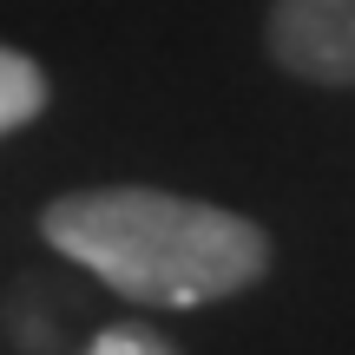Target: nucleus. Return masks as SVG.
Segmentation results:
<instances>
[{
  "label": "nucleus",
  "instance_id": "7ed1b4c3",
  "mask_svg": "<svg viewBox=\"0 0 355 355\" xmlns=\"http://www.w3.org/2000/svg\"><path fill=\"white\" fill-rule=\"evenodd\" d=\"M46 112V73L20 46H0V139Z\"/></svg>",
  "mask_w": 355,
  "mask_h": 355
},
{
  "label": "nucleus",
  "instance_id": "f03ea898",
  "mask_svg": "<svg viewBox=\"0 0 355 355\" xmlns=\"http://www.w3.org/2000/svg\"><path fill=\"white\" fill-rule=\"evenodd\" d=\"M270 53L283 73L316 86H355V0H277Z\"/></svg>",
  "mask_w": 355,
  "mask_h": 355
},
{
  "label": "nucleus",
  "instance_id": "f257e3e1",
  "mask_svg": "<svg viewBox=\"0 0 355 355\" xmlns=\"http://www.w3.org/2000/svg\"><path fill=\"white\" fill-rule=\"evenodd\" d=\"M40 237L145 309L224 303L270 270V237L250 217L152 184L66 191L40 211Z\"/></svg>",
  "mask_w": 355,
  "mask_h": 355
},
{
  "label": "nucleus",
  "instance_id": "20e7f679",
  "mask_svg": "<svg viewBox=\"0 0 355 355\" xmlns=\"http://www.w3.org/2000/svg\"><path fill=\"white\" fill-rule=\"evenodd\" d=\"M86 355H178V349H171L158 329H145V322H112V329L92 336Z\"/></svg>",
  "mask_w": 355,
  "mask_h": 355
}]
</instances>
